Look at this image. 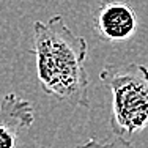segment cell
I'll list each match as a JSON object with an SVG mask.
<instances>
[{"instance_id": "cell-1", "label": "cell", "mask_w": 148, "mask_h": 148, "mask_svg": "<svg viewBox=\"0 0 148 148\" xmlns=\"http://www.w3.org/2000/svg\"><path fill=\"white\" fill-rule=\"evenodd\" d=\"M88 44L73 33L63 16L47 22H33V49L36 76L46 95L58 101L88 107V74L85 60Z\"/></svg>"}, {"instance_id": "cell-2", "label": "cell", "mask_w": 148, "mask_h": 148, "mask_svg": "<svg viewBox=\"0 0 148 148\" xmlns=\"http://www.w3.org/2000/svg\"><path fill=\"white\" fill-rule=\"evenodd\" d=\"M99 79L112 96L114 136L128 139L142 132L148 126V68L139 63L107 66Z\"/></svg>"}, {"instance_id": "cell-3", "label": "cell", "mask_w": 148, "mask_h": 148, "mask_svg": "<svg viewBox=\"0 0 148 148\" xmlns=\"http://www.w3.org/2000/svg\"><path fill=\"white\" fill-rule=\"evenodd\" d=\"M95 32L112 43L126 41L137 30V16L128 3L120 0H103L93 16Z\"/></svg>"}, {"instance_id": "cell-4", "label": "cell", "mask_w": 148, "mask_h": 148, "mask_svg": "<svg viewBox=\"0 0 148 148\" xmlns=\"http://www.w3.org/2000/svg\"><path fill=\"white\" fill-rule=\"evenodd\" d=\"M35 121V110L30 101L6 93L0 101V148H16L19 134Z\"/></svg>"}, {"instance_id": "cell-5", "label": "cell", "mask_w": 148, "mask_h": 148, "mask_svg": "<svg viewBox=\"0 0 148 148\" xmlns=\"http://www.w3.org/2000/svg\"><path fill=\"white\" fill-rule=\"evenodd\" d=\"M74 148H136V147H134L126 137L115 136V137H112V139H104V140L88 139L84 143H80V145H77Z\"/></svg>"}]
</instances>
